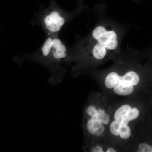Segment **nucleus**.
Listing matches in <instances>:
<instances>
[{
  "instance_id": "f03ea898",
  "label": "nucleus",
  "mask_w": 152,
  "mask_h": 152,
  "mask_svg": "<svg viewBox=\"0 0 152 152\" xmlns=\"http://www.w3.org/2000/svg\"><path fill=\"white\" fill-rule=\"evenodd\" d=\"M138 106L124 104L116 109L112 114L109 132L113 137L123 141L129 140L132 137L133 125L141 115Z\"/></svg>"
},
{
  "instance_id": "0eeeda50",
  "label": "nucleus",
  "mask_w": 152,
  "mask_h": 152,
  "mask_svg": "<svg viewBox=\"0 0 152 152\" xmlns=\"http://www.w3.org/2000/svg\"><path fill=\"white\" fill-rule=\"evenodd\" d=\"M136 151L138 152H152V145L147 143H141L137 147Z\"/></svg>"
},
{
  "instance_id": "423d86ee",
  "label": "nucleus",
  "mask_w": 152,
  "mask_h": 152,
  "mask_svg": "<svg viewBox=\"0 0 152 152\" xmlns=\"http://www.w3.org/2000/svg\"><path fill=\"white\" fill-rule=\"evenodd\" d=\"M47 29L51 32H57L61 30L65 23V20L57 12H52L44 19Z\"/></svg>"
},
{
  "instance_id": "f257e3e1",
  "label": "nucleus",
  "mask_w": 152,
  "mask_h": 152,
  "mask_svg": "<svg viewBox=\"0 0 152 152\" xmlns=\"http://www.w3.org/2000/svg\"><path fill=\"white\" fill-rule=\"evenodd\" d=\"M112 113L103 97L94 94L83 110V128L87 140H98L104 135L111 120Z\"/></svg>"
},
{
  "instance_id": "39448f33",
  "label": "nucleus",
  "mask_w": 152,
  "mask_h": 152,
  "mask_svg": "<svg viewBox=\"0 0 152 152\" xmlns=\"http://www.w3.org/2000/svg\"><path fill=\"white\" fill-rule=\"evenodd\" d=\"M66 47L58 39L48 38L42 48V52L44 56H48L52 53L53 58L58 61L66 58Z\"/></svg>"
},
{
  "instance_id": "7ed1b4c3",
  "label": "nucleus",
  "mask_w": 152,
  "mask_h": 152,
  "mask_svg": "<svg viewBox=\"0 0 152 152\" xmlns=\"http://www.w3.org/2000/svg\"><path fill=\"white\" fill-rule=\"evenodd\" d=\"M138 72L129 69L124 72L113 71L106 75L104 84L107 89L121 96H127L134 92L140 83Z\"/></svg>"
},
{
  "instance_id": "6e6552de",
  "label": "nucleus",
  "mask_w": 152,
  "mask_h": 152,
  "mask_svg": "<svg viewBox=\"0 0 152 152\" xmlns=\"http://www.w3.org/2000/svg\"><path fill=\"white\" fill-rule=\"evenodd\" d=\"M118 151L114 147H107V152H116Z\"/></svg>"
},
{
  "instance_id": "20e7f679",
  "label": "nucleus",
  "mask_w": 152,
  "mask_h": 152,
  "mask_svg": "<svg viewBox=\"0 0 152 152\" xmlns=\"http://www.w3.org/2000/svg\"><path fill=\"white\" fill-rule=\"evenodd\" d=\"M92 36L96 41L92 50V55L96 60L107 59L118 47V36L116 32L104 26H99L95 28Z\"/></svg>"
}]
</instances>
